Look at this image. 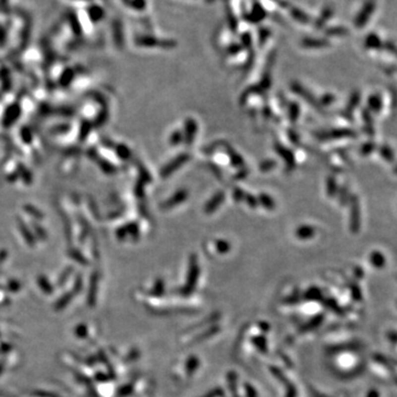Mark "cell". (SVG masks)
<instances>
[{
	"label": "cell",
	"mask_w": 397,
	"mask_h": 397,
	"mask_svg": "<svg viewBox=\"0 0 397 397\" xmlns=\"http://www.w3.org/2000/svg\"><path fill=\"white\" fill-rule=\"evenodd\" d=\"M88 14H90V18L92 20L99 21L104 17V10L99 6H93L90 8V10H88Z\"/></svg>",
	"instance_id": "cell-1"
},
{
	"label": "cell",
	"mask_w": 397,
	"mask_h": 397,
	"mask_svg": "<svg viewBox=\"0 0 397 397\" xmlns=\"http://www.w3.org/2000/svg\"><path fill=\"white\" fill-rule=\"evenodd\" d=\"M266 16V13L263 10V8L259 6V4H256V7L254 8L253 13L251 14V17L253 18V21H259L262 20V19Z\"/></svg>",
	"instance_id": "cell-2"
},
{
	"label": "cell",
	"mask_w": 397,
	"mask_h": 397,
	"mask_svg": "<svg viewBox=\"0 0 397 397\" xmlns=\"http://www.w3.org/2000/svg\"><path fill=\"white\" fill-rule=\"evenodd\" d=\"M291 14L293 16V18H295L296 20H298V21H301V22H307L308 21L307 14L305 12L298 10V9H296V8L292 9Z\"/></svg>",
	"instance_id": "cell-3"
},
{
	"label": "cell",
	"mask_w": 397,
	"mask_h": 397,
	"mask_svg": "<svg viewBox=\"0 0 397 397\" xmlns=\"http://www.w3.org/2000/svg\"><path fill=\"white\" fill-rule=\"evenodd\" d=\"M130 4H131V7L136 8L137 10H143L146 6V2H145V0H131Z\"/></svg>",
	"instance_id": "cell-4"
}]
</instances>
